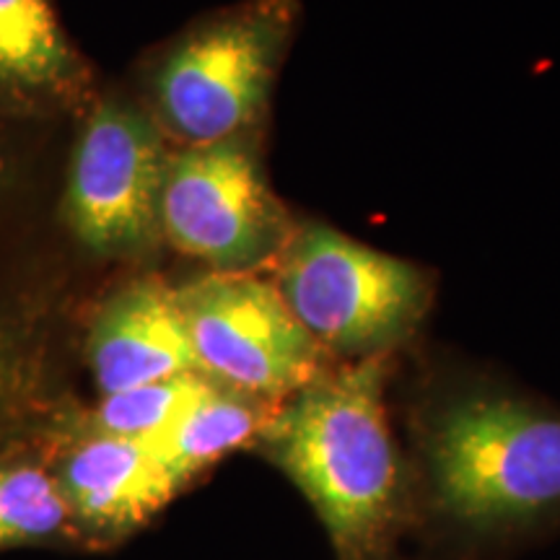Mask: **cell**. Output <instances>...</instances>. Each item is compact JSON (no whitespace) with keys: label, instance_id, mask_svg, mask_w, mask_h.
Listing matches in <instances>:
<instances>
[{"label":"cell","instance_id":"6da1fadb","mask_svg":"<svg viewBox=\"0 0 560 560\" xmlns=\"http://www.w3.org/2000/svg\"><path fill=\"white\" fill-rule=\"evenodd\" d=\"M416 532L454 550L560 535V408L501 382L436 389L412 416Z\"/></svg>","mask_w":560,"mask_h":560},{"label":"cell","instance_id":"7a4b0ae2","mask_svg":"<svg viewBox=\"0 0 560 560\" xmlns=\"http://www.w3.org/2000/svg\"><path fill=\"white\" fill-rule=\"evenodd\" d=\"M392 371L395 355L332 363L272 410L252 446L304 495L335 560H397L416 532L410 462L387 410Z\"/></svg>","mask_w":560,"mask_h":560},{"label":"cell","instance_id":"3957f363","mask_svg":"<svg viewBox=\"0 0 560 560\" xmlns=\"http://www.w3.org/2000/svg\"><path fill=\"white\" fill-rule=\"evenodd\" d=\"M276 285L332 361L395 355L433 304V278L327 223H304L278 257Z\"/></svg>","mask_w":560,"mask_h":560},{"label":"cell","instance_id":"277c9868","mask_svg":"<svg viewBox=\"0 0 560 560\" xmlns=\"http://www.w3.org/2000/svg\"><path fill=\"white\" fill-rule=\"evenodd\" d=\"M299 19V0H242L177 42L156 79L170 130L190 145L255 136Z\"/></svg>","mask_w":560,"mask_h":560},{"label":"cell","instance_id":"5b68a950","mask_svg":"<svg viewBox=\"0 0 560 560\" xmlns=\"http://www.w3.org/2000/svg\"><path fill=\"white\" fill-rule=\"evenodd\" d=\"M255 136L187 145L170 159L161 190V231L182 255L215 272L276 265L296 221L265 177Z\"/></svg>","mask_w":560,"mask_h":560},{"label":"cell","instance_id":"8992f818","mask_svg":"<svg viewBox=\"0 0 560 560\" xmlns=\"http://www.w3.org/2000/svg\"><path fill=\"white\" fill-rule=\"evenodd\" d=\"M195 366L206 380L280 405L330 369V355L257 272H213L177 289Z\"/></svg>","mask_w":560,"mask_h":560},{"label":"cell","instance_id":"52a82bcc","mask_svg":"<svg viewBox=\"0 0 560 560\" xmlns=\"http://www.w3.org/2000/svg\"><path fill=\"white\" fill-rule=\"evenodd\" d=\"M170 159L156 128L122 104H102L83 132L70 174V221L89 247L130 252L161 231Z\"/></svg>","mask_w":560,"mask_h":560},{"label":"cell","instance_id":"ba28073f","mask_svg":"<svg viewBox=\"0 0 560 560\" xmlns=\"http://www.w3.org/2000/svg\"><path fill=\"white\" fill-rule=\"evenodd\" d=\"M45 459L66 495L81 552L120 548L187 493L151 441L100 431L86 416L55 436Z\"/></svg>","mask_w":560,"mask_h":560},{"label":"cell","instance_id":"9c48e42d","mask_svg":"<svg viewBox=\"0 0 560 560\" xmlns=\"http://www.w3.org/2000/svg\"><path fill=\"white\" fill-rule=\"evenodd\" d=\"M86 361L100 397L198 371L177 291L140 280L115 293L91 322Z\"/></svg>","mask_w":560,"mask_h":560},{"label":"cell","instance_id":"30bf717a","mask_svg":"<svg viewBox=\"0 0 560 560\" xmlns=\"http://www.w3.org/2000/svg\"><path fill=\"white\" fill-rule=\"evenodd\" d=\"M278 405L210 382L164 436L151 441L177 480L190 490L234 452H252Z\"/></svg>","mask_w":560,"mask_h":560},{"label":"cell","instance_id":"8fae6325","mask_svg":"<svg viewBox=\"0 0 560 560\" xmlns=\"http://www.w3.org/2000/svg\"><path fill=\"white\" fill-rule=\"evenodd\" d=\"M81 552L66 495L45 457L0 452V552Z\"/></svg>","mask_w":560,"mask_h":560},{"label":"cell","instance_id":"7c38bea8","mask_svg":"<svg viewBox=\"0 0 560 560\" xmlns=\"http://www.w3.org/2000/svg\"><path fill=\"white\" fill-rule=\"evenodd\" d=\"M68 66V47L47 0H0V79L45 83Z\"/></svg>","mask_w":560,"mask_h":560},{"label":"cell","instance_id":"4fadbf2b","mask_svg":"<svg viewBox=\"0 0 560 560\" xmlns=\"http://www.w3.org/2000/svg\"><path fill=\"white\" fill-rule=\"evenodd\" d=\"M208 380L198 371L174 380L143 384V387L104 395L89 412V423L100 431L140 441H156L177 423V418L206 389Z\"/></svg>","mask_w":560,"mask_h":560}]
</instances>
